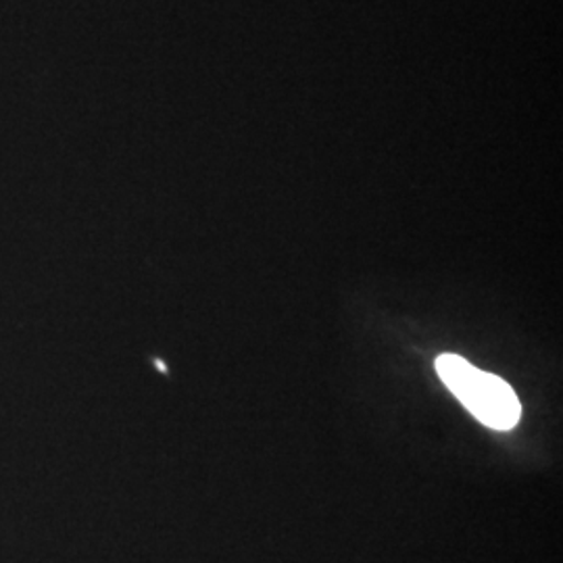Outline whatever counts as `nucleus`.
<instances>
[{
    "mask_svg": "<svg viewBox=\"0 0 563 563\" xmlns=\"http://www.w3.org/2000/svg\"><path fill=\"white\" fill-rule=\"evenodd\" d=\"M437 372L465 409L488 428L511 430L520 420L522 405L511 386L501 378L449 353L437 360Z\"/></svg>",
    "mask_w": 563,
    "mask_h": 563,
    "instance_id": "nucleus-1",
    "label": "nucleus"
}]
</instances>
